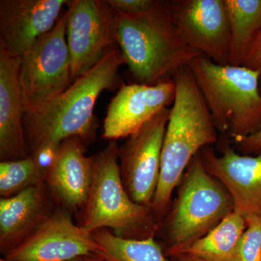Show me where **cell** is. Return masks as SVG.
I'll use <instances>...</instances> for the list:
<instances>
[{
  "mask_svg": "<svg viewBox=\"0 0 261 261\" xmlns=\"http://www.w3.org/2000/svg\"><path fill=\"white\" fill-rule=\"evenodd\" d=\"M116 33L117 44L137 84L154 86L173 80L176 70L203 56L178 37L167 1L155 0L152 9L140 15L116 13Z\"/></svg>",
  "mask_w": 261,
  "mask_h": 261,
  "instance_id": "obj_3",
  "label": "cell"
},
{
  "mask_svg": "<svg viewBox=\"0 0 261 261\" xmlns=\"http://www.w3.org/2000/svg\"><path fill=\"white\" fill-rule=\"evenodd\" d=\"M199 155L206 171L229 192L233 212L245 220L261 216V151L255 156L245 155L223 143L221 155L210 146L201 149Z\"/></svg>",
  "mask_w": 261,
  "mask_h": 261,
  "instance_id": "obj_12",
  "label": "cell"
},
{
  "mask_svg": "<svg viewBox=\"0 0 261 261\" xmlns=\"http://www.w3.org/2000/svg\"><path fill=\"white\" fill-rule=\"evenodd\" d=\"M70 261H104L97 256V255H87V256H82L77 257Z\"/></svg>",
  "mask_w": 261,
  "mask_h": 261,
  "instance_id": "obj_26",
  "label": "cell"
},
{
  "mask_svg": "<svg viewBox=\"0 0 261 261\" xmlns=\"http://www.w3.org/2000/svg\"><path fill=\"white\" fill-rule=\"evenodd\" d=\"M0 261H11V260H8V259H6V258H1L0 259Z\"/></svg>",
  "mask_w": 261,
  "mask_h": 261,
  "instance_id": "obj_28",
  "label": "cell"
},
{
  "mask_svg": "<svg viewBox=\"0 0 261 261\" xmlns=\"http://www.w3.org/2000/svg\"><path fill=\"white\" fill-rule=\"evenodd\" d=\"M45 183L0 199V251L3 255L21 245L56 208Z\"/></svg>",
  "mask_w": 261,
  "mask_h": 261,
  "instance_id": "obj_17",
  "label": "cell"
},
{
  "mask_svg": "<svg viewBox=\"0 0 261 261\" xmlns=\"http://www.w3.org/2000/svg\"><path fill=\"white\" fill-rule=\"evenodd\" d=\"M188 66L219 133L235 142L260 129V72L218 65L205 56L195 58Z\"/></svg>",
  "mask_w": 261,
  "mask_h": 261,
  "instance_id": "obj_4",
  "label": "cell"
},
{
  "mask_svg": "<svg viewBox=\"0 0 261 261\" xmlns=\"http://www.w3.org/2000/svg\"><path fill=\"white\" fill-rule=\"evenodd\" d=\"M21 57L0 40V161H13L29 155L23 128L20 84Z\"/></svg>",
  "mask_w": 261,
  "mask_h": 261,
  "instance_id": "obj_16",
  "label": "cell"
},
{
  "mask_svg": "<svg viewBox=\"0 0 261 261\" xmlns=\"http://www.w3.org/2000/svg\"><path fill=\"white\" fill-rule=\"evenodd\" d=\"M68 0H1L0 40L21 56L38 39L51 32Z\"/></svg>",
  "mask_w": 261,
  "mask_h": 261,
  "instance_id": "obj_14",
  "label": "cell"
},
{
  "mask_svg": "<svg viewBox=\"0 0 261 261\" xmlns=\"http://www.w3.org/2000/svg\"><path fill=\"white\" fill-rule=\"evenodd\" d=\"M45 174L32 156L18 161L0 162V196L8 198L45 183Z\"/></svg>",
  "mask_w": 261,
  "mask_h": 261,
  "instance_id": "obj_21",
  "label": "cell"
},
{
  "mask_svg": "<svg viewBox=\"0 0 261 261\" xmlns=\"http://www.w3.org/2000/svg\"><path fill=\"white\" fill-rule=\"evenodd\" d=\"M247 228L240 246V261H261V216L245 220Z\"/></svg>",
  "mask_w": 261,
  "mask_h": 261,
  "instance_id": "obj_22",
  "label": "cell"
},
{
  "mask_svg": "<svg viewBox=\"0 0 261 261\" xmlns=\"http://www.w3.org/2000/svg\"><path fill=\"white\" fill-rule=\"evenodd\" d=\"M176 92L173 80L157 85L122 86L108 105L102 137L116 141L127 138L173 104Z\"/></svg>",
  "mask_w": 261,
  "mask_h": 261,
  "instance_id": "obj_13",
  "label": "cell"
},
{
  "mask_svg": "<svg viewBox=\"0 0 261 261\" xmlns=\"http://www.w3.org/2000/svg\"><path fill=\"white\" fill-rule=\"evenodd\" d=\"M116 141L92 156L93 178L79 225L93 232L108 228L116 236L134 240L154 238L159 223L150 207L134 202L122 181Z\"/></svg>",
  "mask_w": 261,
  "mask_h": 261,
  "instance_id": "obj_5",
  "label": "cell"
},
{
  "mask_svg": "<svg viewBox=\"0 0 261 261\" xmlns=\"http://www.w3.org/2000/svg\"><path fill=\"white\" fill-rule=\"evenodd\" d=\"M230 27L229 65L243 66L261 31V0H225Z\"/></svg>",
  "mask_w": 261,
  "mask_h": 261,
  "instance_id": "obj_19",
  "label": "cell"
},
{
  "mask_svg": "<svg viewBox=\"0 0 261 261\" xmlns=\"http://www.w3.org/2000/svg\"><path fill=\"white\" fill-rule=\"evenodd\" d=\"M86 147L79 137L63 141L45 178L55 204L72 214L83 209L92 186L93 161L86 155Z\"/></svg>",
  "mask_w": 261,
  "mask_h": 261,
  "instance_id": "obj_15",
  "label": "cell"
},
{
  "mask_svg": "<svg viewBox=\"0 0 261 261\" xmlns=\"http://www.w3.org/2000/svg\"><path fill=\"white\" fill-rule=\"evenodd\" d=\"M171 109L166 108L127 137L118 149L122 181L132 200L152 206L159 185L161 153Z\"/></svg>",
  "mask_w": 261,
  "mask_h": 261,
  "instance_id": "obj_9",
  "label": "cell"
},
{
  "mask_svg": "<svg viewBox=\"0 0 261 261\" xmlns=\"http://www.w3.org/2000/svg\"><path fill=\"white\" fill-rule=\"evenodd\" d=\"M243 66L256 70L261 73V31L252 44Z\"/></svg>",
  "mask_w": 261,
  "mask_h": 261,
  "instance_id": "obj_25",
  "label": "cell"
},
{
  "mask_svg": "<svg viewBox=\"0 0 261 261\" xmlns=\"http://www.w3.org/2000/svg\"><path fill=\"white\" fill-rule=\"evenodd\" d=\"M167 6L182 42L216 64L229 65L230 27L225 0H171Z\"/></svg>",
  "mask_w": 261,
  "mask_h": 261,
  "instance_id": "obj_10",
  "label": "cell"
},
{
  "mask_svg": "<svg viewBox=\"0 0 261 261\" xmlns=\"http://www.w3.org/2000/svg\"><path fill=\"white\" fill-rule=\"evenodd\" d=\"M172 261H201L197 260V259L192 258L187 256H177L172 257Z\"/></svg>",
  "mask_w": 261,
  "mask_h": 261,
  "instance_id": "obj_27",
  "label": "cell"
},
{
  "mask_svg": "<svg viewBox=\"0 0 261 261\" xmlns=\"http://www.w3.org/2000/svg\"><path fill=\"white\" fill-rule=\"evenodd\" d=\"M92 234L98 245L96 255L104 261H169L154 238H122L108 228L96 230Z\"/></svg>",
  "mask_w": 261,
  "mask_h": 261,
  "instance_id": "obj_20",
  "label": "cell"
},
{
  "mask_svg": "<svg viewBox=\"0 0 261 261\" xmlns=\"http://www.w3.org/2000/svg\"><path fill=\"white\" fill-rule=\"evenodd\" d=\"M116 13L126 15H137L152 9L155 0H106Z\"/></svg>",
  "mask_w": 261,
  "mask_h": 261,
  "instance_id": "obj_23",
  "label": "cell"
},
{
  "mask_svg": "<svg viewBox=\"0 0 261 261\" xmlns=\"http://www.w3.org/2000/svg\"><path fill=\"white\" fill-rule=\"evenodd\" d=\"M246 228L245 219L233 212L205 237L172 257L187 256L201 261H240V246Z\"/></svg>",
  "mask_w": 261,
  "mask_h": 261,
  "instance_id": "obj_18",
  "label": "cell"
},
{
  "mask_svg": "<svg viewBox=\"0 0 261 261\" xmlns=\"http://www.w3.org/2000/svg\"><path fill=\"white\" fill-rule=\"evenodd\" d=\"M98 245L92 232L75 224L72 214L58 207L24 243L5 254L11 261H70L96 255Z\"/></svg>",
  "mask_w": 261,
  "mask_h": 261,
  "instance_id": "obj_11",
  "label": "cell"
},
{
  "mask_svg": "<svg viewBox=\"0 0 261 261\" xmlns=\"http://www.w3.org/2000/svg\"><path fill=\"white\" fill-rule=\"evenodd\" d=\"M234 143L235 149L245 155L258 153L261 151V128L255 133Z\"/></svg>",
  "mask_w": 261,
  "mask_h": 261,
  "instance_id": "obj_24",
  "label": "cell"
},
{
  "mask_svg": "<svg viewBox=\"0 0 261 261\" xmlns=\"http://www.w3.org/2000/svg\"><path fill=\"white\" fill-rule=\"evenodd\" d=\"M66 41L72 80L92 68L116 44V13L106 0H71Z\"/></svg>",
  "mask_w": 261,
  "mask_h": 261,
  "instance_id": "obj_8",
  "label": "cell"
},
{
  "mask_svg": "<svg viewBox=\"0 0 261 261\" xmlns=\"http://www.w3.org/2000/svg\"><path fill=\"white\" fill-rule=\"evenodd\" d=\"M178 186L177 197L158 231H162L166 252L171 257L205 237L234 208L229 192L206 171L199 152Z\"/></svg>",
  "mask_w": 261,
  "mask_h": 261,
  "instance_id": "obj_6",
  "label": "cell"
},
{
  "mask_svg": "<svg viewBox=\"0 0 261 261\" xmlns=\"http://www.w3.org/2000/svg\"><path fill=\"white\" fill-rule=\"evenodd\" d=\"M68 18L67 9L55 28L20 56L24 113L44 106L73 83L66 41Z\"/></svg>",
  "mask_w": 261,
  "mask_h": 261,
  "instance_id": "obj_7",
  "label": "cell"
},
{
  "mask_svg": "<svg viewBox=\"0 0 261 261\" xmlns=\"http://www.w3.org/2000/svg\"><path fill=\"white\" fill-rule=\"evenodd\" d=\"M176 87L161 153V173L152 200L158 222L166 217L171 196L192 159L218 142V130L192 70L182 66L173 76Z\"/></svg>",
  "mask_w": 261,
  "mask_h": 261,
  "instance_id": "obj_2",
  "label": "cell"
},
{
  "mask_svg": "<svg viewBox=\"0 0 261 261\" xmlns=\"http://www.w3.org/2000/svg\"><path fill=\"white\" fill-rule=\"evenodd\" d=\"M125 63L121 49L114 48L64 92L24 113L29 154L42 146L61 144L70 137H79L87 146L94 142L98 126L94 115L96 102L102 92L116 87L118 69Z\"/></svg>",
  "mask_w": 261,
  "mask_h": 261,
  "instance_id": "obj_1",
  "label": "cell"
}]
</instances>
